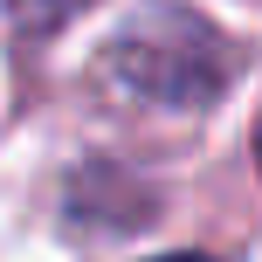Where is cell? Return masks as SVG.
Listing matches in <instances>:
<instances>
[{
	"label": "cell",
	"mask_w": 262,
	"mask_h": 262,
	"mask_svg": "<svg viewBox=\"0 0 262 262\" xmlns=\"http://www.w3.org/2000/svg\"><path fill=\"white\" fill-rule=\"evenodd\" d=\"M255 159H262V124H255Z\"/></svg>",
	"instance_id": "2"
},
{
	"label": "cell",
	"mask_w": 262,
	"mask_h": 262,
	"mask_svg": "<svg viewBox=\"0 0 262 262\" xmlns=\"http://www.w3.org/2000/svg\"><path fill=\"white\" fill-rule=\"evenodd\" d=\"M159 262H207V255H159Z\"/></svg>",
	"instance_id": "1"
}]
</instances>
